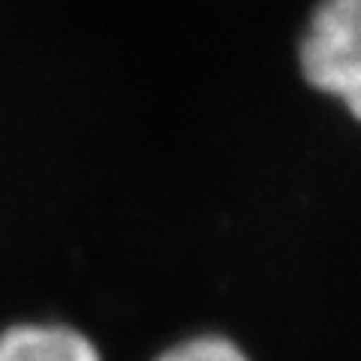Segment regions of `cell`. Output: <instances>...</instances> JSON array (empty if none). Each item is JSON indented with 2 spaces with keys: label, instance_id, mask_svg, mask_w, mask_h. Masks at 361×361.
I'll return each mask as SVG.
<instances>
[{
  "label": "cell",
  "instance_id": "6da1fadb",
  "mask_svg": "<svg viewBox=\"0 0 361 361\" xmlns=\"http://www.w3.org/2000/svg\"><path fill=\"white\" fill-rule=\"evenodd\" d=\"M301 70L313 87L343 99L361 121V0H322L301 39Z\"/></svg>",
  "mask_w": 361,
  "mask_h": 361
},
{
  "label": "cell",
  "instance_id": "7a4b0ae2",
  "mask_svg": "<svg viewBox=\"0 0 361 361\" xmlns=\"http://www.w3.org/2000/svg\"><path fill=\"white\" fill-rule=\"evenodd\" d=\"M0 361H103V355L73 325L21 322L0 334Z\"/></svg>",
  "mask_w": 361,
  "mask_h": 361
},
{
  "label": "cell",
  "instance_id": "3957f363",
  "mask_svg": "<svg viewBox=\"0 0 361 361\" xmlns=\"http://www.w3.org/2000/svg\"><path fill=\"white\" fill-rule=\"evenodd\" d=\"M154 361H253L244 349L223 334H193L163 349Z\"/></svg>",
  "mask_w": 361,
  "mask_h": 361
}]
</instances>
